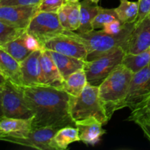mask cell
<instances>
[{"label":"cell","mask_w":150,"mask_h":150,"mask_svg":"<svg viewBox=\"0 0 150 150\" xmlns=\"http://www.w3.org/2000/svg\"><path fill=\"white\" fill-rule=\"evenodd\" d=\"M23 89L33 113L32 129L76 127L70 113L71 96L62 88L41 85L23 86Z\"/></svg>","instance_id":"6da1fadb"},{"label":"cell","mask_w":150,"mask_h":150,"mask_svg":"<svg viewBox=\"0 0 150 150\" xmlns=\"http://www.w3.org/2000/svg\"><path fill=\"white\" fill-rule=\"evenodd\" d=\"M133 73L122 63L117 66L98 86L99 97L108 119L125 108Z\"/></svg>","instance_id":"7a4b0ae2"},{"label":"cell","mask_w":150,"mask_h":150,"mask_svg":"<svg viewBox=\"0 0 150 150\" xmlns=\"http://www.w3.org/2000/svg\"><path fill=\"white\" fill-rule=\"evenodd\" d=\"M134 28V23H127L125 27L117 35L105 33L102 29L88 33H79L67 30L68 33L81 42L87 51L86 61H92L118 47L127 50L129 38Z\"/></svg>","instance_id":"3957f363"},{"label":"cell","mask_w":150,"mask_h":150,"mask_svg":"<svg viewBox=\"0 0 150 150\" xmlns=\"http://www.w3.org/2000/svg\"><path fill=\"white\" fill-rule=\"evenodd\" d=\"M70 113L74 122L93 118L103 125L109 121L99 97V87L88 82L81 93L71 97Z\"/></svg>","instance_id":"277c9868"},{"label":"cell","mask_w":150,"mask_h":150,"mask_svg":"<svg viewBox=\"0 0 150 150\" xmlns=\"http://www.w3.org/2000/svg\"><path fill=\"white\" fill-rule=\"evenodd\" d=\"M125 55V48L118 47L95 59L85 62L83 70L87 81L92 85L99 86L117 66L122 63Z\"/></svg>","instance_id":"5b68a950"},{"label":"cell","mask_w":150,"mask_h":150,"mask_svg":"<svg viewBox=\"0 0 150 150\" xmlns=\"http://www.w3.org/2000/svg\"><path fill=\"white\" fill-rule=\"evenodd\" d=\"M1 100L4 117L26 120L33 118V113L25 98L23 86L7 80L2 87Z\"/></svg>","instance_id":"8992f818"},{"label":"cell","mask_w":150,"mask_h":150,"mask_svg":"<svg viewBox=\"0 0 150 150\" xmlns=\"http://www.w3.org/2000/svg\"><path fill=\"white\" fill-rule=\"evenodd\" d=\"M57 13L38 11L32 17L26 31L44 45L46 41L64 33Z\"/></svg>","instance_id":"52a82bcc"},{"label":"cell","mask_w":150,"mask_h":150,"mask_svg":"<svg viewBox=\"0 0 150 150\" xmlns=\"http://www.w3.org/2000/svg\"><path fill=\"white\" fill-rule=\"evenodd\" d=\"M44 48L50 51H56L62 54L86 60L87 51L81 42L70 35L67 30L64 33L56 36L44 43Z\"/></svg>","instance_id":"ba28073f"},{"label":"cell","mask_w":150,"mask_h":150,"mask_svg":"<svg viewBox=\"0 0 150 150\" xmlns=\"http://www.w3.org/2000/svg\"><path fill=\"white\" fill-rule=\"evenodd\" d=\"M150 95V63L139 71L133 73L125 108L133 109Z\"/></svg>","instance_id":"9c48e42d"},{"label":"cell","mask_w":150,"mask_h":150,"mask_svg":"<svg viewBox=\"0 0 150 150\" xmlns=\"http://www.w3.org/2000/svg\"><path fill=\"white\" fill-rule=\"evenodd\" d=\"M58 130L52 127L34 128L24 138L5 136L0 140L40 150H53L51 142Z\"/></svg>","instance_id":"30bf717a"},{"label":"cell","mask_w":150,"mask_h":150,"mask_svg":"<svg viewBox=\"0 0 150 150\" xmlns=\"http://www.w3.org/2000/svg\"><path fill=\"white\" fill-rule=\"evenodd\" d=\"M38 5H0V21L13 27L26 30Z\"/></svg>","instance_id":"8fae6325"},{"label":"cell","mask_w":150,"mask_h":150,"mask_svg":"<svg viewBox=\"0 0 150 150\" xmlns=\"http://www.w3.org/2000/svg\"><path fill=\"white\" fill-rule=\"evenodd\" d=\"M42 51H33L20 63L23 86L45 85L40 63Z\"/></svg>","instance_id":"7c38bea8"},{"label":"cell","mask_w":150,"mask_h":150,"mask_svg":"<svg viewBox=\"0 0 150 150\" xmlns=\"http://www.w3.org/2000/svg\"><path fill=\"white\" fill-rule=\"evenodd\" d=\"M150 48V19L146 17L134 28L129 38L126 54H138Z\"/></svg>","instance_id":"4fadbf2b"},{"label":"cell","mask_w":150,"mask_h":150,"mask_svg":"<svg viewBox=\"0 0 150 150\" xmlns=\"http://www.w3.org/2000/svg\"><path fill=\"white\" fill-rule=\"evenodd\" d=\"M75 125L79 130L80 141L87 145L96 144L106 132L103 128V125L93 118L76 122Z\"/></svg>","instance_id":"5bb4252c"},{"label":"cell","mask_w":150,"mask_h":150,"mask_svg":"<svg viewBox=\"0 0 150 150\" xmlns=\"http://www.w3.org/2000/svg\"><path fill=\"white\" fill-rule=\"evenodd\" d=\"M0 72L7 80L23 86L20 62L0 46Z\"/></svg>","instance_id":"9a60e30c"},{"label":"cell","mask_w":150,"mask_h":150,"mask_svg":"<svg viewBox=\"0 0 150 150\" xmlns=\"http://www.w3.org/2000/svg\"><path fill=\"white\" fill-rule=\"evenodd\" d=\"M0 128L6 136L24 138L32 130V119L10 118L3 117L0 119Z\"/></svg>","instance_id":"2e32d148"},{"label":"cell","mask_w":150,"mask_h":150,"mask_svg":"<svg viewBox=\"0 0 150 150\" xmlns=\"http://www.w3.org/2000/svg\"><path fill=\"white\" fill-rule=\"evenodd\" d=\"M40 63L45 84L47 86L62 88L64 79L57 64L45 49H44L41 54Z\"/></svg>","instance_id":"e0dca14e"},{"label":"cell","mask_w":150,"mask_h":150,"mask_svg":"<svg viewBox=\"0 0 150 150\" xmlns=\"http://www.w3.org/2000/svg\"><path fill=\"white\" fill-rule=\"evenodd\" d=\"M46 50V49H45ZM47 52L57 64L63 79L84 67V60L62 54L56 51L46 50Z\"/></svg>","instance_id":"ac0fdd59"},{"label":"cell","mask_w":150,"mask_h":150,"mask_svg":"<svg viewBox=\"0 0 150 150\" xmlns=\"http://www.w3.org/2000/svg\"><path fill=\"white\" fill-rule=\"evenodd\" d=\"M80 3V25L76 32L79 33H88L95 30L93 21L98 15L100 6L92 2L91 0H83Z\"/></svg>","instance_id":"d6986e66"},{"label":"cell","mask_w":150,"mask_h":150,"mask_svg":"<svg viewBox=\"0 0 150 150\" xmlns=\"http://www.w3.org/2000/svg\"><path fill=\"white\" fill-rule=\"evenodd\" d=\"M80 142L79 130L76 127L67 126L59 129L51 142L53 150H64L70 144Z\"/></svg>","instance_id":"ffe728a7"},{"label":"cell","mask_w":150,"mask_h":150,"mask_svg":"<svg viewBox=\"0 0 150 150\" xmlns=\"http://www.w3.org/2000/svg\"><path fill=\"white\" fill-rule=\"evenodd\" d=\"M88 83L84 70L81 69L64 78L62 89L71 97L80 95Z\"/></svg>","instance_id":"44dd1931"},{"label":"cell","mask_w":150,"mask_h":150,"mask_svg":"<svg viewBox=\"0 0 150 150\" xmlns=\"http://www.w3.org/2000/svg\"><path fill=\"white\" fill-rule=\"evenodd\" d=\"M120 5L115 9L119 20L124 24L135 23L138 17L139 4L138 1L128 0H119Z\"/></svg>","instance_id":"7402d4cb"},{"label":"cell","mask_w":150,"mask_h":150,"mask_svg":"<svg viewBox=\"0 0 150 150\" xmlns=\"http://www.w3.org/2000/svg\"><path fill=\"white\" fill-rule=\"evenodd\" d=\"M22 35L13 40L0 45L20 63L23 61L31 53H32L25 45Z\"/></svg>","instance_id":"603a6c76"},{"label":"cell","mask_w":150,"mask_h":150,"mask_svg":"<svg viewBox=\"0 0 150 150\" xmlns=\"http://www.w3.org/2000/svg\"><path fill=\"white\" fill-rule=\"evenodd\" d=\"M150 63V48L138 54H126L122 64L133 73L139 71Z\"/></svg>","instance_id":"cb8c5ba5"},{"label":"cell","mask_w":150,"mask_h":150,"mask_svg":"<svg viewBox=\"0 0 150 150\" xmlns=\"http://www.w3.org/2000/svg\"><path fill=\"white\" fill-rule=\"evenodd\" d=\"M67 13L70 31L78 30L80 25V1H69L63 4Z\"/></svg>","instance_id":"d4e9b609"},{"label":"cell","mask_w":150,"mask_h":150,"mask_svg":"<svg viewBox=\"0 0 150 150\" xmlns=\"http://www.w3.org/2000/svg\"><path fill=\"white\" fill-rule=\"evenodd\" d=\"M140 120H150V95L131 110L128 121L136 122Z\"/></svg>","instance_id":"484cf974"},{"label":"cell","mask_w":150,"mask_h":150,"mask_svg":"<svg viewBox=\"0 0 150 150\" xmlns=\"http://www.w3.org/2000/svg\"><path fill=\"white\" fill-rule=\"evenodd\" d=\"M119 20L118 16L115 11V9L103 8L100 7L99 12L93 21L94 29H101L103 28L104 25L113 21Z\"/></svg>","instance_id":"4316f807"},{"label":"cell","mask_w":150,"mask_h":150,"mask_svg":"<svg viewBox=\"0 0 150 150\" xmlns=\"http://www.w3.org/2000/svg\"><path fill=\"white\" fill-rule=\"evenodd\" d=\"M25 31V29L13 27L0 21V45L18 38Z\"/></svg>","instance_id":"83f0119b"},{"label":"cell","mask_w":150,"mask_h":150,"mask_svg":"<svg viewBox=\"0 0 150 150\" xmlns=\"http://www.w3.org/2000/svg\"><path fill=\"white\" fill-rule=\"evenodd\" d=\"M64 3V0H41L38 4V11L57 13Z\"/></svg>","instance_id":"f1b7e54d"},{"label":"cell","mask_w":150,"mask_h":150,"mask_svg":"<svg viewBox=\"0 0 150 150\" xmlns=\"http://www.w3.org/2000/svg\"><path fill=\"white\" fill-rule=\"evenodd\" d=\"M22 36H23V42H24L25 45L32 52L36 51H43L45 49L43 44L39 40L37 39L35 36L28 33L26 31L23 32Z\"/></svg>","instance_id":"f546056e"},{"label":"cell","mask_w":150,"mask_h":150,"mask_svg":"<svg viewBox=\"0 0 150 150\" xmlns=\"http://www.w3.org/2000/svg\"><path fill=\"white\" fill-rule=\"evenodd\" d=\"M139 13L138 17L134 24H138L142 22L145 18L149 16L150 13V0H138Z\"/></svg>","instance_id":"4dcf8cb0"},{"label":"cell","mask_w":150,"mask_h":150,"mask_svg":"<svg viewBox=\"0 0 150 150\" xmlns=\"http://www.w3.org/2000/svg\"><path fill=\"white\" fill-rule=\"evenodd\" d=\"M125 26L126 24L122 23L120 20H115L105 23L102 30L110 35H117L124 29Z\"/></svg>","instance_id":"1f68e13d"},{"label":"cell","mask_w":150,"mask_h":150,"mask_svg":"<svg viewBox=\"0 0 150 150\" xmlns=\"http://www.w3.org/2000/svg\"><path fill=\"white\" fill-rule=\"evenodd\" d=\"M41 0H0V5L30 6L38 5Z\"/></svg>","instance_id":"d6a6232c"},{"label":"cell","mask_w":150,"mask_h":150,"mask_svg":"<svg viewBox=\"0 0 150 150\" xmlns=\"http://www.w3.org/2000/svg\"><path fill=\"white\" fill-rule=\"evenodd\" d=\"M57 15H58L59 21V23L60 24L62 25V26L65 30L70 31V26H69L67 13H66L65 10H64L63 6L59 10V11L57 12Z\"/></svg>","instance_id":"836d02e7"},{"label":"cell","mask_w":150,"mask_h":150,"mask_svg":"<svg viewBox=\"0 0 150 150\" xmlns=\"http://www.w3.org/2000/svg\"><path fill=\"white\" fill-rule=\"evenodd\" d=\"M135 123H136L140 127L145 137L150 142V120H140Z\"/></svg>","instance_id":"e575fe53"},{"label":"cell","mask_w":150,"mask_h":150,"mask_svg":"<svg viewBox=\"0 0 150 150\" xmlns=\"http://www.w3.org/2000/svg\"><path fill=\"white\" fill-rule=\"evenodd\" d=\"M2 87L3 86H0V119L4 117L2 108V100H1L2 99Z\"/></svg>","instance_id":"d590c367"},{"label":"cell","mask_w":150,"mask_h":150,"mask_svg":"<svg viewBox=\"0 0 150 150\" xmlns=\"http://www.w3.org/2000/svg\"><path fill=\"white\" fill-rule=\"evenodd\" d=\"M6 81H7V79H5L4 76L0 72V86H3L4 84H5Z\"/></svg>","instance_id":"8d00e7d4"},{"label":"cell","mask_w":150,"mask_h":150,"mask_svg":"<svg viewBox=\"0 0 150 150\" xmlns=\"http://www.w3.org/2000/svg\"><path fill=\"white\" fill-rule=\"evenodd\" d=\"M6 136L5 133H4V132L3 131V130H1V128H0V139H1V138L4 137V136Z\"/></svg>","instance_id":"74e56055"},{"label":"cell","mask_w":150,"mask_h":150,"mask_svg":"<svg viewBox=\"0 0 150 150\" xmlns=\"http://www.w3.org/2000/svg\"><path fill=\"white\" fill-rule=\"evenodd\" d=\"M65 2H69V1H79V0H64Z\"/></svg>","instance_id":"f35d334b"},{"label":"cell","mask_w":150,"mask_h":150,"mask_svg":"<svg viewBox=\"0 0 150 150\" xmlns=\"http://www.w3.org/2000/svg\"><path fill=\"white\" fill-rule=\"evenodd\" d=\"M91 1H92V2L95 3V4H98V1H99L100 0H91Z\"/></svg>","instance_id":"ab89813d"},{"label":"cell","mask_w":150,"mask_h":150,"mask_svg":"<svg viewBox=\"0 0 150 150\" xmlns=\"http://www.w3.org/2000/svg\"><path fill=\"white\" fill-rule=\"evenodd\" d=\"M148 17H149V18L150 19V13H149V16H148Z\"/></svg>","instance_id":"60d3db41"}]
</instances>
